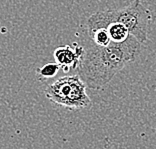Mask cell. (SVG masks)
I'll list each match as a JSON object with an SVG mask.
<instances>
[{
  "mask_svg": "<svg viewBox=\"0 0 156 149\" xmlns=\"http://www.w3.org/2000/svg\"><path fill=\"white\" fill-rule=\"evenodd\" d=\"M87 86L78 75L60 77L45 88V96L52 103L70 110L90 107L92 101L86 92Z\"/></svg>",
  "mask_w": 156,
  "mask_h": 149,
  "instance_id": "obj_3",
  "label": "cell"
},
{
  "mask_svg": "<svg viewBox=\"0 0 156 149\" xmlns=\"http://www.w3.org/2000/svg\"><path fill=\"white\" fill-rule=\"evenodd\" d=\"M59 69H60V67L57 63L49 62L47 64H45L44 66L39 67V68L36 69V76L38 78V80L50 79V78H53L58 73Z\"/></svg>",
  "mask_w": 156,
  "mask_h": 149,
  "instance_id": "obj_6",
  "label": "cell"
},
{
  "mask_svg": "<svg viewBox=\"0 0 156 149\" xmlns=\"http://www.w3.org/2000/svg\"><path fill=\"white\" fill-rule=\"evenodd\" d=\"M105 28L108 31L111 41L115 42V43H122L130 37L129 30L121 23L113 22Z\"/></svg>",
  "mask_w": 156,
  "mask_h": 149,
  "instance_id": "obj_5",
  "label": "cell"
},
{
  "mask_svg": "<svg viewBox=\"0 0 156 149\" xmlns=\"http://www.w3.org/2000/svg\"><path fill=\"white\" fill-rule=\"evenodd\" d=\"M141 44L132 35L122 43L111 41L105 47L92 43L85 49L77 75L87 87L100 89L128 63L135 61Z\"/></svg>",
  "mask_w": 156,
  "mask_h": 149,
  "instance_id": "obj_1",
  "label": "cell"
},
{
  "mask_svg": "<svg viewBox=\"0 0 156 149\" xmlns=\"http://www.w3.org/2000/svg\"><path fill=\"white\" fill-rule=\"evenodd\" d=\"M88 34H89V36L91 38L92 43L97 46L105 47V46L111 43L110 36H109V33L106 28H100V29H97Z\"/></svg>",
  "mask_w": 156,
  "mask_h": 149,
  "instance_id": "obj_7",
  "label": "cell"
},
{
  "mask_svg": "<svg viewBox=\"0 0 156 149\" xmlns=\"http://www.w3.org/2000/svg\"><path fill=\"white\" fill-rule=\"evenodd\" d=\"M113 22L123 24L129 30L130 35L135 37L140 43H144L147 40L151 12L140 0H133L130 4L120 9L98 11L87 19L88 33L105 28Z\"/></svg>",
  "mask_w": 156,
  "mask_h": 149,
  "instance_id": "obj_2",
  "label": "cell"
},
{
  "mask_svg": "<svg viewBox=\"0 0 156 149\" xmlns=\"http://www.w3.org/2000/svg\"><path fill=\"white\" fill-rule=\"evenodd\" d=\"M85 53V49L77 43L73 45L59 46L53 52L55 63L63 72L68 73L71 69H78Z\"/></svg>",
  "mask_w": 156,
  "mask_h": 149,
  "instance_id": "obj_4",
  "label": "cell"
}]
</instances>
